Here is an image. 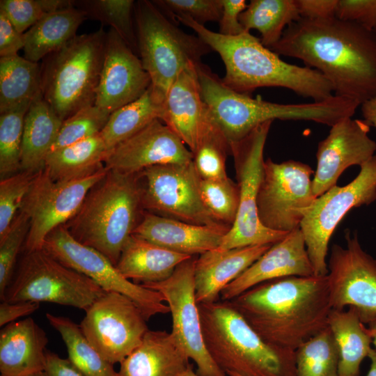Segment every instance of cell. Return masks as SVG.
<instances>
[{
	"label": "cell",
	"instance_id": "1",
	"mask_svg": "<svg viewBox=\"0 0 376 376\" xmlns=\"http://www.w3.org/2000/svg\"><path fill=\"white\" fill-rule=\"evenodd\" d=\"M301 60L331 84L334 95L361 104L376 95V32L332 17L300 18L290 24L271 49Z\"/></svg>",
	"mask_w": 376,
	"mask_h": 376
},
{
	"label": "cell",
	"instance_id": "2",
	"mask_svg": "<svg viewBox=\"0 0 376 376\" xmlns=\"http://www.w3.org/2000/svg\"><path fill=\"white\" fill-rule=\"evenodd\" d=\"M271 346L295 351L328 326V277L287 276L261 283L229 301Z\"/></svg>",
	"mask_w": 376,
	"mask_h": 376
},
{
	"label": "cell",
	"instance_id": "3",
	"mask_svg": "<svg viewBox=\"0 0 376 376\" xmlns=\"http://www.w3.org/2000/svg\"><path fill=\"white\" fill-rule=\"evenodd\" d=\"M173 22L191 28L219 54L226 71L222 81L237 92L251 94L258 88L281 87L313 102H322L334 95L331 84L322 73L285 62L250 32L227 36L187 17H176Z\"/></svg>",
	"mask_w": 376,
	"mask_h": 376
},
{
	"label": "cell",
	"instance_id": "4",
	"mask_svg": "<svg viewBox=\"0 0 376 376\" xmlns=\"http://www.w3.org/2000/svg\"><path fill=\"white\" fill-rule=\"evenodd\" d=\"M196 68L203 100L229 146L268 121L308 120L331 127L344 118H352L359 107L357 101L336 95L311 103L268 102L231 89L202 63Z\"/></svg>",
	"mask_w": 376,
	"mask_h": 376
},
{
	"label": "cell",
	"instance_id": "5",
	"mask_svg": "<svg viewBox=\"0 0 376 376\" xmlns=\"http://www.w3.org/2000/svg\"><path fill=\"white\" fill-rule=\"evenodd\" d=\"M144 211L139 173L108 169L64 226L77 242L100 252L116 265Z\"/></svg>",
	"mask_w": 376,
	"mask_h": 376
},
{
	"label": "cell",
	"instance_id": "6",
	"mask_svg": "<svg viewBox=\"0 0 376 376\" xmlns=\"http://www.w3.org/2000/svg\"><path fill=\"white\" fill-rule=\"evenodd\" d=\"M198 306L205 347L226 375L297 376L295 352L265 343L229 301Z\"/></svg>",
	"mask_w": 376,
	"mask_h": 376
},
{
	"label": "cell",
	"instance_id": "7",
	"mask_svg": "<svg viewBox=\"0 0 376 376\" xmlns=\"http://www.w3.org/2000/svg\"><path fill=\"white\" fill-rule=\"evenodd\" d=\"M106 37L102 27L91 33L76 36L44 58L42 95L63 121L95 104Z\"/></svg>",
	"mask_w": 376,
	"mask_h": 376
},
{
	"label": "cell",
	"instance_id": "8",
	"mask_svg": "<svg viewBox=\"0 0 376 376\" xmlns=\"http://www.w3.org/2000/svg\"><path fill=\"white\" fill-rule=\"evenodd\" d=\"M134 19L140 59L150 76L152 93L162 104L178 75L201 63L212 49L198 36L178 28L152 1H135Z\"/></svg>",
	"mask_w": 376,
	"mask_h": 376
},
{
	"label": "cell",
	"instance_id": "9",
	"mask_svg": "<svg viewBox=\"0 0 376 376\" xmlns=\"http://www.w3.org/2000/svg\"><path fill=\"white\" fill-rule=\"evenodd\" d=\"M105 292L92 279L64 265L42 248L25 251L3 301L50 302L86 311Z\"/></svg>",
	"mask_w": 376,
	"mask_h": 376
},
{
	"label": "cell",
	"instance_id": "10",
	"mask_svg": "<svg viewBox=\"0 0 376 376\" xmlns=\"http://www.w3.org/2000/svg\"><path fill=\"white\" fill-rule=\"evenodd\" d=\"M272 121L264 123L239 141L230 144L240 191L237 214L217 249L273 244L289 233L265 228L258 216L257 196L263 173V152Z\"/></svg>",
	"mask_w": 376,
	"mask_h": 376
},
{
	"label": "cell",
	"instance_id": "11",
	"mask_svg": "<svg viewBox=\"0 0 376 376\" xmlns=\"http://www.w3.org/2000/svg\"><path fill=\"white\" fill-rule=\"evenodd\" d=\"M375 200V156L360 166L359 174L350 183L336 185L316 198L299 226L315 276L328 274L329 243L342 219L352 208L368 205Z\"/></svg>",
	"mask_w": 376,
	"mask_h": 376
},
{
	"label": "cell",
	"instance_id": "12",
	"mask_svg": "<svg viewBox=\"0 0 376 376\" xmlns=\"http://www.w3.org/2000/svg\"><path fill=\"white\" fill-rule=\"evenodd\" d=\"M315 171L303 162L265 160L257 196L258 216L270 230L290 233L299 228L316 196L311 175Z\"/></svg>",
	"mask_w": 376,
	"mask_h": 376
},
{
	"label": "cell",
	"instance_id": "13",
	"mask_svg": "<svg viewBox=\"0 0 376 376\" xmlns=\"http://www.w3.org/2000/svg\"><path fill=\"white\" fill-rule=\"evenodd\" d=\"M139 177L145 211L196 225L229 228L205 207L201 178L193 161L152 166L139 173Z\"/></svg>",
	"mask_w": 376,
	"mask_h": 376
},
{
	"label": "cell",
	"instance_id": "14",
	"mask_svg": "<svg viewBox=\"0 0 376 376\" xmlns=\"http://www.w3.org/2000/svg\"><path fill=\"white\" fill-rule=\"evenodd\" d=\"M42 248L64 265L92 279L105 292L130 297L147 320L156 315L170 313L159 292L126 279L105 256L77 242L64 225L47 236Z\"/></svg>",
	"mask_w": 376,
	"mask_h": 376
},
{
	"label": "cell",
	"instance_id": "15",
	"mask_svg": "<svg viewBox=\"0 0 376 376\" xmlns=\"http://www.w3.org/2000/svg\"><path fill=\"white\" fill-rule=\"evenodd\" d=\"M107 171L104 166L91 175L68 181L54 180L44 169L38 172L19 210L29 221L24 251L42 249L47 236L74 217L88 191Z\"/></svg>",
	"mask_w": 376,
	"mask_h": 376
},
{
	"label": "cell",
	"instance_id": "16",
	"mask_svg": "<svg viewBox=\"0 0 376 376\" xmlns=\"http://www.w3.org/2000/svg\"><path fill=\"white\" fill-rule=\"evenodd\" d=\"M79 324L82 332L108 361L120 363L149 330L141 309L130 297L106 292L86 311Z\"/></svg>",
	"mask_w": 376,
	"mask_h": 376
},
{
	"label": "cell",
	"instance_id": "17",
	"mask_svg": "<svg viewBox=\"0 0 376 376\" xmlns=\"http://www.w3.org/2000/svg\"><path fill=\"white\" fill-rule=\"evenodd\" d=\"M194 257L180 264L167 279L141 284L159 292L172 317L175 338L196 366L199 376H228L209 354L203 338L201 319L195 294Z\"/></svg>",
	"mask_w": 376,
	"mask_h": 376
},
{
	"label": "cell",
	"instance_id": "18",
	"mask_svg": "<svg viewBox=\"0 0 376 376\" xmlns=\"http://www.w3.org/2000/svg\"><path fill=\"white\" fill-rule=\"evenodd\" d=\"M345 237L346 247L334 244L327 263L331 308L376 314V260L363 249L357 232Z\"/></svg>",
	"mask_w": 376,
	"mask_h": 376
},
{
	"label": "cell",
	"instance_id": "19",
	"mask_svg": "<svg viewBox=\"0 0 376 376\" xmlns=\"http://www.w3.org/2000/svg\"><path fill=\"white\" fill-rule=\"evenodd\" d=\"M370 125L361 119L344 118L333 126L320 141L316 152L317 167L312 179L313 193L319 197L336 185L348 167L361 166L376 152V142L368 133Z\"/></svg>",
	"mask_w": 376,
	"mask_h": 376
},
{
	"label": "cell",
	"instance_id": "20",
	"mask_svg": "<svg viewBox=\"0 0 376 376\" xmlns=\"http://www.w3.org/2000/svg\"><path fill=\"white\" fill-rule=\"evenodd\" d=\"M192 161V152L185 143L157 118L110 150L104 164L110 170L136 174L155 165Z\"/></svg>",
	"mask_w": 376,
	"mask_h": 376
},
{
	"label": "cell",
	"instance_id": "21",
	"mask_svg": "<svg viewBox=\"0 0 376 376\" xmlns=\"http://www.w3.org/2000/svg\"><path fill=\"white\" fill-rule=\"evenodd\" d=\"M150 85V76L141 59L110 29L107 33L95 105L111 113L141 97Z\"/></svg>",
	"mask_w": 376,
	"mask_h": 376
},
{
	"label": "cell",
	"instance_id": "22",
	"mask_svg": "<svg viewBox=\"0 0 376 376\" xmlns=\"http://www.w3.org/2000/svg\"><path fill=\"white\" fill-rule=\"evenodd\" d=\"M314 271L300 228L273 244L220 293V299L230 301L261 283L287 276H311Z\"/></svg>",
	"mask_w": 376,
	"mask_h": 376
},
{
	"label": "cell",
	"instance_id": "23",
	"mask_svg": "<svg viewBox=\"0 0 376 376\" xmlns=\"http://www.w3.org/2000/svg\"><path fill=\"white\" fill-rule=\"evenodd\" d=\"M226 227L200 226L144 211L132 235L190 256L219 248Z\"/></svg>",
	"mask_w": 376,
	"mask_h": 376
},
{
	"label": "cell",
	"instance_id": "24",
	"mask_svg": "<svg viewBox=\"0 0 376 376\" xmlns=\"http://www.w3.org/2000/svg\"><path fill=\"white\" fill-rule=\"evenodd\" d=\"M197 65L185 69L175 79L162 104L159 117L191 152L196 147L207 111L201 95Z\"/></svg>",
	"mask_w": 376,
	"mask_h": 376
},
{
	"label": "cell",
	"instance_id": "25",
	"mask_svg": "<svg viewBox=\"0 0 376 376\" xmlns=\"http://www.w3.org/2000/svg\"><path fill=\"white\" fill-rule=\"evenodd\" d=\"M272 244L227 250L214 249L199 255L194 266L197 304L215 302L221 290L265 253Z\"/></svg>",
	"mask_w": 376,
	"mask_h": 376
},
{
	"label": "cell",
	"instance_id": "26",
	"mask_svg": "<svg viewBox=\"0 0 376 376\" xmlns=\"http://www.w3.org/2000/svg\"><path fill=\"white\" fill-rule=\"evenodd\" d=\"M45 331L31 318L10 322L0 331L1 376H31L45 371Z\"/></svg>",
	"mask_w": 376,
	"mask_h": 376
},
{
	"label": "cell",
	"instance_id": "27",
	"mask_svg": "<svg viewBox=\"0 0 376 376\" xmlns=\"http://www.w3.org/2000/svg\"><path fill=\"white\" fill-rule=\"evenodd\" d=\"M189 360L171 332L149 329L118 372L119 376H182L192 368Z\"/></svg>",
	"mask_w": 376,
	"mask_h": 376
},
{
	"label": "cell",
	"instance_id": "28",
	"mask_svg": "<svg viewBox=\"0 0 376 376\" xmlns=\"http://www.w3.org/2000/svg\"><path fill=\"white\" fill-rule=\"evenodd\" d=\"M191 257L132 235L125 242L116 267L126 279L135 283H156L169 278L180 264Z\"/></svg>",
	"mask_w": 376,
	"mask_h": 376
},
{
	"label": "cell",
	"instance_id": "29",
	"mask_svg": "<svg viewBox=\"0 0 376 376\" xmlns=\"http://www.w3.org/2000/svg\"><path fill=\"white\" fill-rule=\"evenodd\" d=\"M62 123L63 120L44 100L42 93L38 95L24 118L21 171L36 173L43 170Z\"/></svg>",
	"mask_w": 376,
	"mask_h": 376
},
{
	"label": "cell",
	"instance_id": "30",
	"mask_svg": "<svg viewBox=\"0 0 376 376\" xmlns=\"http://www.w3.org/2000/svg\"><path fill=\"white\" fill-rule=\"evenodd\" d=\"M85 12L74 6L46 14L24 33V57L38 63L75 37L86 18Z\"/></svg>",
	"mask_w": 376,
	"mask_h": 376
},
{
	"label": "cell",
	"instance_id": "31",
	"mask_svg": "<svg viewBox=\"0 0 376 376\" xmlns=\"http://www.w3.org/2000/svg\"><path fill=\"white\" fill-rule=\"evenodd\" d=\"M328 327L338 349V375L359 376L361 364L371 349L372 338L358 310L331 309Z\"/></svg>",
	"mask_w": 376,
	"mask_h": 376
},
{
	"label": "cell",
	"instance_id": "32",
	"mask_svg": "<svg viewBox=\"0 0 376 376\" xmlns=\"http://www.w3.org/2000/svg\"><path fill=\"white\" fill-rule=\"evenodd\" d=\"M108 152L100 133L50 152L43 169L56 181L81 178L103 168Z\"/></svg>",
	"mask_w": 376,
	"mask_h": 376
},
{
	"label": "cell",
	"instance_id": "33",
	"mask_svg": "<svg viewBox=\"0 0 376 376\" xmlns=\"http://www.w3.org/2000/svg\"><path fill=\"white\" fill-rule=\"evenodd\" d=\"M41 93V66L18 54L0 58V114Z\"/></svg>",
	"mask_w": 376,
	"mask_h": 376
},
{
	"label": "cell",
	"instance_id": "34",
	"mask_svg": "<svg viewBox=\"0 0 376 376\" xmlns=\"http://www.w3.org/2000/svg\"><path fill=\"white\" fill-rule=\"evenodd\" d=\"M300 18L297 0H251L240 14V22L245 31L257 30L262 44L271 49L285 29Z\"/></svg>",
	"mask_w": 376,
	"mask_h": 376
},
{
	"label": "cell",
	"instance_id": "35",
	"mask_svg": "<svg viewBox=\"0 0 376 376\" xmlns=\"http://www.w3.org/2000/svg\"><path fill=\"white\" fill-rule=\"evenodd\" d=\"M49 324L61 336L68 359L84 376H119L113 364L106 360L84 336L80 325L64 316L46 313Z\"/></svg>",
	"mask_w": 376,
	"mask_h": 376
},
{
	"label": "cell",
	"instance_id": "36",
	"mask_svg": "<svg viewBox=\"0 0 376 376\" xmlns=\"http://www.w3.org/2000/svg\"><path fill=\"white\" fill-rule=\"evenodd\" d=\"M162 104L154 95L151 85L139 99L112 112L101 136L109 151L159 118Z\"/></svg>",
	"mask_w": 376,
	"mask_h": 376
},
{
	"label": "cell",
	"instance_id": "37",
	"mask_svg": "<svg viewBox=\"0 0 376 376\" xmlns=\"http://www.w3.org/2000/svg\"><path fill=\"white\" fill-rule=\"evenodd\" d=\"M191 152L194 165L202 179L219 180L228 178L226 161L227 155L230 153V146L212 120L208 110L196 147Z\"/></svg>",
	"mask_w": 376,
	"mask_h": 376
},
{
	"label": "cell",
	"instance_id": "38",
	"mask_svg": "<svg viewBox=\"0 0 376 376\" xmlns=\"http://www.w3.org/2000/svg\"><path fill=\"white\" fill-rule=\"evenodd\" d=\"M297 376H339V352L327 326L295 351Z\"/></svg>",
	"mask_w": 376,
	"mask_h": 376
},
{
	"label": "cell",
	"instance_id": "39",
	"mask_svg": "<svg viewBox=\"0 0 376 376\" xmlns=\"http://www.w3.org/2000/svg\"><path fill=\"white\" fill-rule=\"evenodd\" d=\"M133 0H90L79 3L86 17L110 26L136 54L138 52Z\"/></svg>",
	"mask_w": 376,
	"mask_h": 376
},
{
	"label": "cell",
	"instance_id": "40",
	"mask_svg": "<svg viewBox=\"0 0 376 376\" xmlns=\"http://www.w3.org/2000/svg\"><path fill=\"white\" fill-rule=\"evenodd\" d=\"M31 102H25L0 114L1 179L21 171L24 118Z\"/></svg>",
	"mask_w": 376,
	"mask_h": 376
},
{
	"label": "cell",
	"instance_id": "41",
	"mask_svg": "<svg viewBox=\"0 0 376 376\" xmlns=\"http://www.w3.org/2000/svg\"><path fill=\"white\" fill-rule=\"evenodd\" d=\"M202 200L212 215L230 228L234 224L239 207L240 191L237 183L228 177L219 180H201Z\"/></svg>",
	"mask_w": 376,
	"mask_h": 376
},
{
	"label": "cell",
	"instance_id": "42",
	"mask_svg": "<svg viewBox=\"0 0 376 376\" xmlns=\"http://www.w3.org/2000/svg\"><path fill=\"white\" fill-rule=\"evenodd\" d=\"M110 114L95 104L77 111L63 121L50 152L100 134Z\"/></svg>",
	"mask_w": 376,
	"mask_h": 376
},
{
	"label": "cell",
	"instance_id": "43",
	"mask_svg": "<svg viewBox=\"0 0 376 376\" xmlns=\"http://www.w3.org/2000/svg\"><path fill=\"white\" fill-rule=\"evenodd\" d=\"M36 173L21 171L1 179L0 239L6 234L19 212Z\"/></svg>",
	"mask_w": 376,
	"mask_h": 376
},
{
	"label": "cell",
	"instance_id": "44",
	"mask_svg": "<svg viewBox=\"0 0 376 376\" xmlns=\"http://www.w3.org/2000/svg\"><path fill=\"white\" fill-rule=\"evenodd\" d=\"M69 5L68 0H1L0 10L17 31L24 33L46 14Z\"/></svg>",
	"mask_w": 376,
	"mask_h": 376
},
{
	"label": "cell",
	"instance_id": "45",
	"mask_svg": "<svg viewBox=\"0 0 376 376\" xmlns=\"http://www.w3.org/2000/svg\"><path fill=\"white\" fill-rule=\"evenodd\" d=\"M29 230L28 217L19 211L8 232L0 239V297L3 301L6 289L14 273L21 247L25 244Z\"/></svg>",
	"mask_w": 376,
	"mask_h": 376
},
{
	"label": "cell",
	"instance_id": "46",
	"mask_svg": "<svg viewBox=\"0 0 376 376\" xmlns=\"http://www.w3.org/2000/svg\"><path fill=\"white\" fill-rule=\"evenodd\" d=\"M153 3L171 20L176 17H189L204 25L220 20L222 13L221 0H155Z\"/></svg>",
	"mask_w": 376,
	"mask_h": 376
},
{
	"label": "cell",
	"instance_id": "47",
	"mask_svg": "<svg viewBox=\"0 0 376 376\" xmlns=\"http://www.w3.org/2000/svg\"><path fill=\"white\" fill-rule=\"evenodd\" d=\"M336 17L376 29V0H338Z\"/></svg>",
	"mask_w": 376,
	"mask_h": 376
},
{
	"label": "cell",
	"instance_id": "48",
	"mask_svg": "<svg viewBox=\"0 0 376 376\" xmlns=\"http://www.w3.org/2000/svg\"><path fill=\"white\" fill-rule=\"evenodd\" d=\"M222 13L219 21V32L227 36H235L244 32L240 22V14L246 8L245 0H221Z\"/></svg>",
	"mask_w": 376,
	"mask_h": 376
},
{
	"label": "cell",
	"instance_id": "49",
	"mask_svg": "<svg viewBox=\"0 0 376 376\" xmlns=\"http://www.w3.org/2000/svg\"><path fill=\"white\" fill-rule=\"evenodd\" d=\"M24 33L16 30L5 13L0 10V56L1 57L17 55L24 49Z\"/></svg>",
	"mask_w": 376,
	"mask_h": 376
},
{
	"label": "cell",
	"instance_id": "50",
	"mask_svg": "<svg viewBox=\"0 0 376 376\" xmlns=\"http://www.w3.org/2000/svg\"><path fill=\"white\" fill-rule=\"evenodd\" d=\"M338 0H297L301 18L324 19L336 17Z\"/></svg>",
	"mask_w": 376,
	"mask_h": 376
},
{
	"label": "cell",
	"instance_id": "51",
	"mask_svg": "<svg viewBox=\"0 0 376 376\" xmlns=\"http://www.w3.org/2000/svg\"><path fill=\"white\" fill-rule=\"evenodd\" d=\"M40 307V303L33 301H20L9 303L3 301L0 304V327L17 321L18 318L27 316Z\"/></svg>",
	"mask_w": 376,
	"mask_h": 376
},
{
	"label": "cell",
	"instance_id": "52",
	"mask_svg": "<svg viewBox=\"0 0 376 376\" xmlns=\"http://www.w3.org/2000/svg\"><path fill=\"white\" fill-rule=\"evenodd\" d=\"M45 371L48 376H84L68 358L48 350Z\"/></svg>",
	"mask_w": 376,
	"mask_h": 376
},
{
	"label": "cell",
	"instance_id": "53",
	"mask_svg": "<svg viewBox=\"0 0 376 376\" xmlns=\"http://www.w3.org/2000/svg\"><path fill=\"white\" fill-rule=\"evenodd\" d=\"M361 110L363 120H365L370 126L376 128V95L372 98L365 101L361 104ZM376 158V152L375 154Z\"/></svg>",
	"mask_w": 376,
	"mask_h": 376
},
{
	"label": "cell",
	"instance_id": "54",
	"mask_svg": "<svg viewBox=\"0 0 376 376\" xmlns=\"http://www.w3.org/2000/svg\"><path fill=\"white\" fill-rule=\"evenodd\" d=\"M361 321L368 325L371 338L372 343L376 350V314L369 315L361 318Z\"/></svg>",
	"mask_w": 376,
	"mask_h": 376
},
{
	"label": "cell",
	"instance_id": "55",
	"mask_svg": "<svg viewBox=\"0 0 376 376\" xmlns=\"http://www.w3.org/2000/svg\"><path fill=\"white\" fill-rule=\"evenodd\" d=\"M368 357L370 359V366L366 376H376V350L371 348Z\"/></svg>",
	"mask_w": 376,
	"mask_h": 376
},
{
	"label": "cell",
	"instance_id": "56",
	"mask_svg": "<svg viewBox=\"0 0 376 376\" xmlns=\"http://www.w3.org/2000/svg\"><path fill=\"white\" fill-rule=\"evenodd\" d=\"M182 376H199V375L196 373V371L194 370L193 368H191Z\"/></svg>",
	"mask_w": 376,
	"mask_h": 376
},
{
	"label": "cell",
	"instance_id": "57",
	"mask_svg": "<svg viewBox=\"0 0 376 376\" xmlns=\"http://www.w3.org/2000/svg\"><path fill=\"white\" fill-rule=\"evenodd\" d=\"M31 376H48V375H47L45 371H42V372L33 374V375H32Z\"/></svg>",
	"mask_w": 376,
	"mask_h": 376
},
{
	"label": "cell",
	"instance_id": "58",
	"mask_svg": "<svg viewBox=\"0 0 376 376\" xmlns=\"http://www.w3.org/2000/svg\"><path fill=\"white\" fill-rule=\"evenodd\" d=\"M228 376H240V375H238L237 374H235V373H228L227 374Z\"/></svg>",
	"mask_w": 376,
	"mask_h": 376
},
{
	"label": "cell",
	"instance_id": "59",
	"mask_svg": "<svg viewBox=\"0 0 376 376\" xmlns=\"http://www.w3.org/2000/svg\"><path fill=\"white\" fill-rule=\"evenodd\" d=\"M375 32H376V29H375Z\"/></svg>",
	"mask_w": 376,
	"mask_h": 376
}]
</instances>
